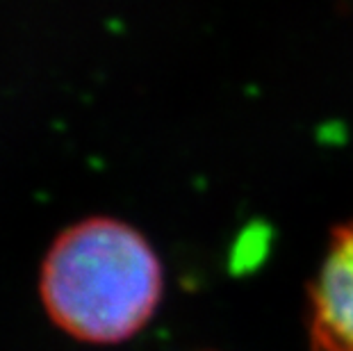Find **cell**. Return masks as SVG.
I'll list each match as a JSON object with an SVG mask.
<instances>
[{
	"mask_svg": "<svg viewBox=\"0 0 353 351\" xmlns=\"http://www.w3.org/2000/svg\"><path fill=\"white\" fill-rule=\"evenodd\" d=\"M307 324L312 351H353V221L330 237L310 288Z\"/></svg>",
	"mask_w": 353,
	"mask_h": 351,
	"instance_id": "obj_2",
	"label": "cell"
},
{
	"mask_svg": "<svg viewBox=\"0 0 353 351\" xmlns=\"http://www.w3.org/2000/svg\"><path fill=\"white\" fill-rule=\"evenodd\" d=\"M162 265L139 230L112 217L66 228L43 258L39 294L48 317L89 345L130 340L155 315Z\"/></svg>",
	"mask_w": 353,
	"mask_h": 351,
	"instance_id": "obj_1",
	"label": "cell"
}]
</instances>
